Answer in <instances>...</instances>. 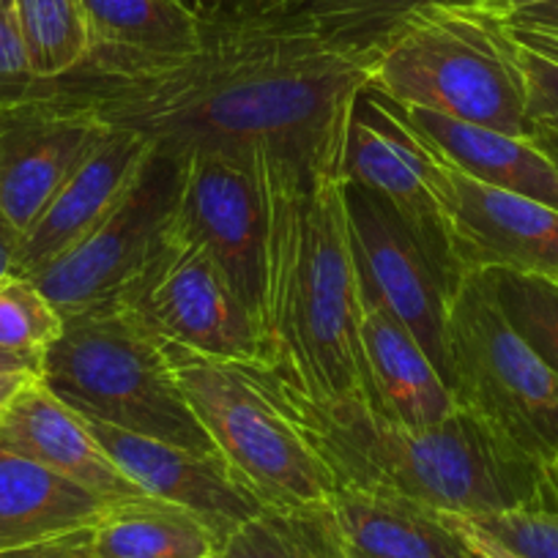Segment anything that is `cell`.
Returning <instances> with one entry per match:
<instances>
[{
	"label": "cell",
	"mask_w": 558,
	"mask_h": 558,
	"mask_svg": "<svg viewBox=\"0 0 558 558\" xmlns=\"http://www.w3.org/2000/svg\"><path fill=\"white\" fill-rule=\"evenodd\" d=\"M386 101V99H384ZM427 146L480 184L531 197L558 208V168L534 143V137H512L474 123L454 121L416 107L386 101Z\"/></svg>",
	"instance_id": "21"
},
{
	"label": "cell",
	"mask_w": 558,
	"mask_h": 558,
	"mask_svg": "<svg viewBox=\"0 0 558 558\" xmlns=\"http://www.w3.org/2000/svg\"><path fill=\"white\" fill-rule=\"evenodd\" d=\"M175 159L179 192L170 228L217 260L260 329L266 206L255 154L186 151Z\"/></svg>",
	"instance_id": "11"
},
{
	"label": "cell",
	"mask_w": 558,
	"mask_h": 558,
	"mask_svg": "<svg viewBox=\"0 0 558 558\" xmlns=\"http://www.w3.org/2000/svg\"><path fill=\"white\" fill-rule=\"evenodd\" d=\"M514 41V39H512ZM520 72L525 83V110L534 129L558 132V63L514 41Z\"/></svg>",
	"instance_id": "31"
},
{
	"label": "cell",
	"mask_w": 558,
	"mask_h": 558,
	"mask_svg": "<svg viewBox=\"0 0 558 558\" xmlns=\"http://www.w3.org/2000/svg\"><path fill=\"white\" fill-rule=\"evenodd\" d=\"M482 274L509 324L558 373V279L509 268Z\"/></svg>",
	"instance_id": "26"
},
{
	"label": "cell",
	"mask_w": 558,
	"mask_h": 558,
	"mask_svg": "<svg viewBox=\"0 0 558 558\" xmlns=\"http://www.w3.org/2000/svg\"><path fill=\"white\" fill-rule=\"evenodd\" d=\"M469 7V0H299V14L331 39L373 50L422 9Z\"/></svg>",
	"instance_id": "27"
},
{
	"label": "cell",
	"mask_w": 558,
	"mask_h": 558,
	"mask_svg": "<svg viewBox=\"0 0 558 558\" xmlns=\"http://www.w3.org/2000/svg\"><path fill=\"white\" fill-rule=\"evenodd\" d=\"M353 257L364 296L384 304L449 378L447 315L460 271L444 260L384 197L342 184Z\"/></svg>",
	"instance_id": "10"
},
{
	"label": "cell",
	"mask_w": 558,
	"mask_h": 558,
	"mask_svg": "<svg viewBox=\"0 0 558 558\" xmlns=\"http://www.w3.org/2000/svg\"><path fill=\"white\" fill-rule=\"evenodd\" d=\"M41 356H31V353H14L0 348V375H39Z\"/></svg>",
	"instance_id": "38"
},
{
	"label": "cell",
	"mask_w": 558,
	"mask_h": 558,
	"mask_svg": "<svg viewBox=\"0 0 558 558\" xmlns=\"http://www.w3.org/2000/svg\"><path fill=\"white\" fill-rule=\"evenodd\" d=\"M547 480H550V490H553V498H556V507H558V458L547 465Z\"/></svg>",
	"instance_id": "43"
},
{
	"label": "cell",
	"mask_w": 558,
	"mask_h": 558,
	"mask_svg": "<svg viewBox=\"0 0 558 558\" xmlns=\"http://www.w3.org/2000/svg\"><path fill=\"white\" fill-rule=\"evenodd\" d=\"M208 558H225V556H222V550H219V553H211V556H208Z\"/></svg>",
	"instance_id": "45"
},
{
	"label": "cell",
	"mask_w": 558,
	"mask_h": 558,
	"mask_svg": "<svg viewBox=\"0 0 558 558\" xmlns=\"http://www.w3.org/2000/svg\"><path fill=\"white\" fill-rule=\"evenodd\" d=\"M367 90L512 137H534L512 36L471 7L422 9L373 47Z\"/></svg>",
	"instance_id": "4"
},
{
	"label": "cell",
	"mask_w": 558,
	"mask_h": 558,
	"mask_svg": "<svg viewBox=\"0 0 558 558\" xmlns=\"http://www.w3.org/2000/svg\"><path fill=\"white\" fill-rule=\"evenodd\" d=\"M320 514L345 558H469L441 512L386 487L340 482Z\"/></svg>",
	"instance_id": "18"
},
{
	"label": "cell",
	"mask_w": 558,
	"mask_h": 558,
	"mask_svg": "<svg viewBox=\"0 0 558 558\" xmlns=\"http://www.w3.org/2000/svg\"><path fill=\"white\" fill-rule=\"evenodd\" d=\"M449 389L512 447L558 458V373L518 335L482 271H460L447 315Z\"/></svg>",
	"instance_id": "7"
},
{
	"label": "cell",
	"mask_w": 558,
	"mask_h": 558,
	"mask_svg": "<svg viewBox=\"0 0 558 558\" xmlns=\"http://www.w3.org/2000/svg\"><path fill=\"white\" fill-rule=\"evenodd\" d=\"M496 20L501 25H509V28L558 34V0H539V3H529V7L509 9L507 14H501V17Z\"/></svg>",
	"instance_id": "35"
},
{
	"label": "cell",
	"mask_w": 558,
	"mask_h": 558,
	"mask_svg": "<svg viewBox=\"0 0 558 558\" xmlns=\"http://www.w3.org/2000/svg\"><path fill=\"white\" fill-rule=\"evenodd\" d=\"M362 353L369 408L405 427H433L458 411L452 389L416 337L362 293Z\"/></svg>",
	"instance_id": "19"
},
{
	"label": "cell",
	"mask_w": 558,
	"mask_h": 558,
	"mask_svg": "<svg viewBox=\"0 0 558 558\" xmlns=\"http://www.w3.org/2000/svg\"><path fill=\"white\" fill-rule=\"evenodd\" d=\"M31 69L39 80H61L88 58L90 34L83 0H12Z\"/></svg>",
	"instance_id": "24"
},
{
	"label": "cell",
	"mask_w": 558,
	"mask_h": 558,
	"mask_svg": "<svg viewBox=\"0 0 558 558\" xmlns=\"http://www.w3.org/2000/svg\"><path fill=\"white\" fill-rule=\"evenodd\" d=\"M50 80H39L31 69L28 50L12 9H0V107L17 105L39 94Z\"/></svg>",
	"instance_id": "30"
},
{
	"label": "cell",
	"mask_w": 558,
	"mask_h": 558,
	"mask_svg": "<svg viewBox=\"0 0 558 558\" xmlns=\"http://www.w3.org/2000/svg\"><path fill=\"white\" fill-rule=\"evenodd\" d=\"M493 539L504 542L525 558H558V507H525L512 512L469 518Z\"/></svg>",
	"instance_id": "29"
},
{
	"label": "cell",
	"mask_w": 558,
	"mask_h": 558,
	"mask_svg": "<svg viewBox=\"0 0 558 558\" xmlns=\"http://www.w3.org/2000/svg\"><path fill=\"white\" fill-rule=\"evenodd\" d=\"M255 168L266 206L260 364L307 400L369 402L345 179L277 151H255Z\"/></svg>",
	"instance_id": "2"
},
{
	"label": "cell",
	"mask_w": 558,
	"mask_h": 558,
	"mask_svg": "<svg viewBox=\"0 0 558 558\" xmlns=\"http://www.w3.org/2000/svg\"><path fill=\"white\" fill-rule=\"evenodd\" d=\"M529 3H539V0H469L471 9L490 14V17H501V14H507L509 9L529 7Z\"/></svg>",
	"instance_id": "39"
},
{
	"label": "cell",
	"mask_w": 558,
	"mask_h": 558,
	"mask_svg": "<svg viewBox=\"0 0 558 558\" xmlns=\"http://www.w3.org/2000/svg\"><path fill=\"white\" fill-rule=\"evenodd\" d=\"M151 154V140L112 126L20 239L17 274L45 266L85 239L132 190Z\"/></svg>",
	"instance_id": "17"
},
{
	"label": "cell",
	"mask_w": 558,
	"mask_h": 558,
	"mask_svg": "<svg viewBox=\"0 0 558 558\" xmlns=\"http://www.w3.org/2000/svg\"><path fill=\"white\" fill-rule=\"evenodd\" d=\"M39 380L83 416L192 452H217L186 405L165 342L118 304L63 318Z\"/></svg>",
	"instance_id": "5"
},
{
	"label": "cell",
	"mask_w": 558,
	"mask_h": 558,
	"mask_svg": "<svg viewBox=\"0 0 558 558\" xmlns=\"http://www.w3.org/2000/svg\"><path fill=\"white\" fill-rule=\"evenodd\" d=\"M116 304L165 345L222 362H263L260 329L252 310L217 260L175 233L170 222Z\"/></svg>",
	"instance_id": "8"
},
{
	"label": "cell",
	"mask_w": 558,
	"mask_h": 558,
	"mask_svg": "<svg viewBox=\"0 0 558 558\" xmlns=\"http://www.w3.org/2000/svg\"><path fill=\"white\" fill-rule=\"evenodd\" d=\"M225 558H345L318 509H263L222 547Z\"/></svg>",
	"instance_id": "25"
},
{
	"label": "cell",
	"mask_w": 558,
	"mask_h": 558,
	"mask_svg": "<svg viewBox=\"0 0 558 558\" xmlns=\"http://www.w3.org/2000/svg\"><path fill=\"white\" fill-rule=\"evenodd\" d=\"M441 175L449 246L460 271L509 268L558 279V208L480 184L444 159Z\"/></svg>",
	"instance_id": "14"
},
{
	"label": "cell",
	"mask_w": 558,
	"mask_h": 558,
	"mask_svg": "<svg viewBox=\"0 0 558 558\" xmlns=\"http://www.w3.org/2000/svg\"><path fill=\"white\" fill-rule=\"evenodd\" d=\"M88 17V58L77 72L126 77L195 50L206 20L179 0H83Z\"/></svg>",
	"instance_id": "20"
},
{
	"label": "cell",
	"mask_w": 558,
	"mask_h": 558,
	"mask_svg": "<svg viewBox=\"0 0 558 558\" xmlns=\"http://www.w3.org/2000/svg\"><path fill=\"white\" fill-rule=\"evenodd\" d=\"M0 558H94V525L34 545L0 547Z\"/></svg>",
	"instance_id": "32"
},
{
	"label": "cell",
	"mask_w": 558,
	"mask_h": 558,
	"mask_svg": "<svg viewBox=\"0 0 558 558\" xmlns=\"http://www.w3.org/2000/svg\"><path fill=\"white\" fill-rule=\"evenodd\" d=\"M373 50L345 45L304 14L206 20L186 56L126 77L72 72L69 94L159 151H277L307 173L342 179L353 105Z\"/></svg>",
	"instance_id": "1"
},
{
	"label": "cell",
	"mask_w": 558,
	"mask_h": 558,
	"mask_svg": "<svg viewBox=\"0 0 558 558\" xmlns=\"http://www.w3.org/2000/svg\"><path fill=\"white\" fill-rule=\"evenodd\" d=\"M252 369L331 465L337 482L386 487L460 518L556 504L547 465L520 452L465 408L458 405L433 427H405L375 413L364 400H307L279 384L263 364Z\"/></svg>",
	"instance_id": "3"
},
{
	"label": "cell",
	"mask_w": 558,
	"mask_h": 558,
	"mask_svg": "<svg viewBox=\"0 0 558 558\" xmlns=\"http://www.w3.org/2000/svg\"><path fill=\"white\" fill-rule=\"evenodd\" d=\"M110 507L47 465L0 452V547L34 545L90 529Z\"/></svg>",
	"instance_id": "22"
},
{
	"label": "cell",
	"mask_w": 558,
	"mask_h": 558,
	"mask_svg": "<svg viewBox=\"0 0 558 558\" xmlns=\"http://www.w3.org/2000/svg\"><path fill=\"white\" fill-rule=\"evenodd\" d=\"M186 405L217 454L266 509L299 512L324 507L337 474L274 400L252 364L201 356L165 345Z\"/></svg>",
	"instance_id": "6"
},
{
	"label": "cell",
	"mask_w": 558,
	"mask_h": 558,
	"mask_svg": "<svg viewBox=\"0 0 558 558\" xmlns=\"http://www.w3.org/2000/svg\"><path fill=\"white\" fill-rule=\"evenodd\" d=\"M110 129L61 80L0 107V214L20 239Z\"/></svg>",
	"instance_id": "12"
},
{
	"label": "cell",
	"mask_w": 558,
	"mask_h": 558,
	"mask_svg": "<svg viewBox=\"0 0 558 558\" xmlns=\"http://www.w3.org/2000/svg\"><path fill=\"white\" fill-rule=\"evenodd\" d=\"M342 179L384 197L444 260L458 268L449 246L441 159L373 90H364L353 105Z\"/></svg>",
	"instance_id": "13"
},
{
	"label": "cell",
	"mask_w": 558,
	"mask_h": 558,
	"mask_svg": "<svg viewBox=\"0 0 558 558\" xmlns=\"http://www.w3.org/2000/svg\"><path fill=\"white\" fill-rule=\"evenodd\" d=\"M61 331L63 318L25 274L0 279V348L45 356Z\"/></svg>",
	"instance_id": "28"
},
{
	"label": "cell",
	"mask_w": 558,
	"mask_h": 558,
	"mask_svg": "<svg viewBox=\"0 0 558 558\" xmlns=\"http://www.w3.org/2000/svg\"><path fill=\"white\" fill-rule=\"evenodd\" d=\"M0 9H12V0H0Z\"/></svg>",
	"instance_id": "44"
},
{
	"label": "cell",
	"mask_w": 558,
	"mask_h": 558,
	"mask_svg": "<svg viewBox=\"0 0 558 558\" xmlns=\"http://www.w3.org/2000/svg\"><path fill=\"white\" fill-rule=\"evenodd\" d=\"M214 20H260L291 14L299 9V0H211Z\"/></svg>",
	"instance_id": "34"
},
{
	"label": "cell",
	"mask_w": 558,
	"mask_h": 558,
	"mask_svg": "<svg viewBox=\"0 0 558 558\" xmlns=\"http://www.w3.org/2000/svg\"><path fill=\"white\" fill-rule=\"evenodd\" d=\"M219 550L197 514L162 498L118 501L94 525V558H208Z\"/></svg>",
	"instance_id": "23"
},
{
	"label": "cell",
	"mask_w": 558,
	"mask_h": 558,
	"mask_svg": "<svg viewBox=\"0 0 558 558\" xmlns=\"http://www.w3.org/2000/svg\"><path fill=\"white\" fill-rule=\"evenodd\" d=\"M444 518L452 525L454 534L460 536L469 558H525L520 556V553H514L512 547L504 545V542L493 539L490 534H485V531L476 523H471L469 518H460V514H444Z\"/></svg>",
	"instance_id": "33"
},
{
	"label": "cell",
	"mask_w": 558,
	"mask_h": 558,
	"mask_svg": "<svg viewBox=\"0 0 558 558\" xmlns=\"http://www.w3.org/2000/svg\"><path fill=\"white\" fill-rule=\"evenodd\" d=\"M175 192L179 159L154 146L151 159L123 201L85 239L25 277L45 293L61 318L116 304L129 279L162 241Z\"/></svg>",
	"instance_id": "9"
},
{
	"label": "cell",
	"mask_w": 558,
	"mask_h": 558,
	"mask_svg": "<svg viewBox=\"0 0 558 558\" xmlns=\"http://www.w3.org/2000/svg\"><path fill=\"white\" fill-rule=\"evenodd\" d=\"M17 255H20V233L7 222L0 214V279L17 274Z\"/></svg>",
	"instance_id": "37"
},
{
	"label": "cell",
	"mask_w": 558,
	"mask_h": 558,
	"mask_svg": "<svg viewBox=\"0 0 558 558\" xmlns=\"http://www.w3.org/2000/svg\"><path fill=\"white\" fill-rule=\"evenodd\" d=\"M90 433L101 444L123 476L151 498L190 509L217 536L219 547L244 523L263 512V501L233 474L222 454L192 452L157 438L134 436L85 416Z\"/></svg>",
	"instance_id": "15"
},
{
	"label": "cell",
	"mask_w": 558,
	"mask_h": 558,
	"mask_svg": "<svg viewBox=\"0 0 558 558\" xmlns=\"http://www.w3.org/2000/svg\"><path fill=\"white\" fill-rule=\"evenodd\" d=\"M34 378H39V375H0V411H3V408L12 402V397Z\"/></svg>",
	"instance_id": "40"
},
{
	"label": "cell",
	"mask_w": 558,
	"mask_h": 558,
	"mask_svg": "<svg viewBox=\"0 0 558 558\" xmlns=\"http://www.w3.org/2000/svg\"><path fill=\"white\" fill-rule=\"evenodd\" d=\"M534 143L553 159V165L558 168V132H553V129H534Z\"/></svg>",
	"instance_id": "41"
},
{
	"label": "cell",
	"mask_w": 558,
	"mask_h": 558,
	"mask_svg": "<svg viewBox=\"0 0 558 558\" xmlns=\"http://www.w3.org/2000/svg\"><path fill=\"white\" fill-rule=\"evenodd\" d=\"M0 452L47 465L110 504L146 496L101 449L83 413L39 378L28 380L0 411Z\"/></svg>",
	"instance_id": "16"
},
{
	"label": "cell",
	"mask_w": 558,
	"mask_h": 558,
	"mask_svg": "<svg viewBox=\"0 0 558 558\" xmlns=\"http://www.w3.org/2000/svg\"><path fill=\"white\" fill-rule=\"evenodd\" d=\"M181 7H186L190 12H195L201 20H214V3L211 0H179Z\"/></svg>",
	"instance_id": "42"
},
{
	"label": "cell",
	"mask_w": 558,
	"mask_h": 558,
	"mask_svg": "<svg viewBox=\"0 0 558 558\" xmlns=\"http://www.w3.org/2000/svg\"><path fill=\"white\" fill-rule=\"evenodd\" d=\"M507 28V34L512 36L514 41H520L523 47H529V50L539 52V56H545L547 61L558 63V34H545V31H529V28H509V25H504Z\"/></svg>",
	"instance_id": "36"
}]
</instances>
